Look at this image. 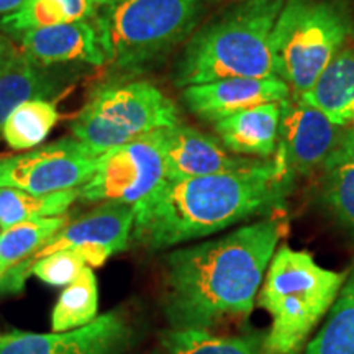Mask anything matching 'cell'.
Listing matches in <instances>:
<instances>
[{"instance_id": "4fadbf2b", "label": "cell", "mask_w": 354, "mask_h": 354, "mask_svg": "<svg viewBox=\"0 0 354 354\" xmlns=\"http://www.w3.org/2000/svg\"><path fill=\"white\" fill-rule=\"evenodd\" d=\"M290 87L279 77H228L184 87V100L194 113L216 122L240 110L269 102H284Z\"/></svg>"}, {"instance_id": "ffe728a7", "label": "cell", "mask_w": 354, "mask_h": 354, "mask_svg": "<svg viewBox=\"0 0 354 354\" xmlns=\"http://www.w3.org/2000/svg\"><path fill=\"white\" fill-rule=\"evenodd\" d=\"M304 354H354V266L348 271L328 320Z\"/></svg>"}, {"instance_id": "f546056e", "label": "cell", "mask_w": 354, "mask_h": 354, "mask_svg": "<svg viewBox=\"0 0 354 354\" xmlns=\"http://www.w3.org/2000/svg\"><path fill=\"white\" fill-rule=\"evenodd\" d=\"M17 50L13 48V44L8 41L7 38L0 37V73H2L3 68H6L8 59L13 56V53H15Z\"/></svg>"}, {"instance_id": "484cf974", "label": "cell", "mask_w": 354, "mask_h": 354, "mask_svg": "<svg viewBox=\"0 0 354 354\" xmlns=\"http://www.w3.org/2000/svg\"><path fill=\"white\" fill-rule=\"evenodd\" d=\"M71 21L61 0H25L15 12L3 15L0 28L12 35H21Z\"/></svg>"}, {"instance_id": "2e32d148", "label": "cell", "mask_w": 354, "mask_h": 354, "mask_svg": "<svg viewBox=\"0 0 354 354\" xmlns=\"http://www.w3.org/2000/svg\"><path fill=\"white\" fill-rule=\"evenodd\" d=\"M282 104L284 102L261 104L214 122L221 143L236 154L272 156L281 136Z\"/></svg>"}, {"instance_id": "603a6c76", "label": "cell", "mask_w": 354, "mask_h": 354, "mask_svg": "<svg viewBox=\"0 0 354 354\" xmlns=\"http://www.w3.org/2000/svg\"><path fill=\"white\" fill-rule=\"evenodd\" d=\"M99 312V287L92 268L82 269L76 281L63 290L51 313V326L56 333L87 325Z\"/></svg>"}, {"instance_id": "44dd1931", "label": "cell", "mask_w": 354, "mask_h": 354, "mask_svg": "<svg viewBox=\"0 0 354 354\" xmlns=\"http://www.w3.org/2000/svg\"><path fill=\"white\" fill-rule=\"evenodd\" d=\"M79 197L77 189L37 196L15 187H0V228H8L21 221L59 216Z\"/></svg>"}, {"instance_id": "cb8c5ba5", "label": "cell", "mask_w": 354, "mask_h": 354, "mask_svg": "<svg viewBox=\"0 0 354 354\" xmlns=\"http://www.w3.org/2000/svg\"><path fill=\"white\" fill-rule=\"evenodd\" d=\"M56 105L44 99H32L13 110L3 125L2 135L12 149H30L39 146L55 128Z\"/></svg>"}, {"instance_id": "9a60e30c", "label": "cell", "mask_w": 354, "mask_h": 354, "mask_svg": "<svg viewBox=\"0 0 354 354\" xmlns=\"http://www.w3.org/2000/svg\"><path fill=\"white\" fill-rule=\"evenodd\" d=\"M21 51L38 64L82 61L104 64L107 61L95 24L91 20L66 21L20 35Z\"/></svg>"}, {"instance_id": "30bf717a", "label": "cell", "mask_w": 354, "mask_h": 354, "mask_svg": "<svg viewBox=\"0 0 354 354\" xmlns=\"http://www.w3.org/2000/svg\"><path fill=\"white\" fill-rule=\"evenodd\" d=\"M133 220V205L105 202L104 205L82 215L73 223H66L24 264L32 272V266L38 259L57 251L74 250L82 256L88 268H99L112 254L127 250Z\"/></svg>"}, {"instance_id": "d6986e66", "label": "cell", "mask_w": 354, "mask_h": 354, "mask_svg": "<svg viewBox=\"0 0 354 354\" xmlns=\"http://www.w3.org/2000/svg\"><path fill=\"white\" fill-rule=\"evenodd\" d=\"M169 354H264V336H218L201 328H172L161 335Z\"/></svg>"}, {"instance_id": "83f0119b", "label": "cell", "mask_w": 354, "mask_h": 354, "mask_svg": "<svg viewBox=\"0 0 354 354\" xmlns=\"http://www.w3.org/2000/svg\"><path fill=\"white\" fill-rule=\"evenodd\" d=\"M69 13L71 21L91 20L97 15V6L92 0H61Z\"/></svg>"}, {"instance_id": "d4e9b609", "label": "cell", "mask_w": 354, "mask_h": 354, "mask_svg": "<svg viewBox=\"0 0 354 354\" xmlns=\"http://www.w3.org/2000/svg\"><path fill=\"white\" fill-rule=\"evenodd\" d=\"M323 197L339 223L354 232V165L348 161L325 162Z\"/></svg>"}, {"instance_id": "4316f807", "label": "cell", "mask_w": 354, "mask_h": 354, "mask_svg": "<svg viewBox=\"0 0 354 354\" xmlns=\"http://www.w3.org/2000/svg\"><path fill=\"white\" fill-rule=\"evenodd\" d=\"M86 261L77 251L64 250L38 259L32 266V274L53 287H64L76 281Z\"/></svg>"}, {"instance_id": "9c48e42d", "label": "cell", "mask_w": 354, "mask_h": 354, "mask_svg": "<svg viewBox=\"0 0 354 354\" xmlns=\"http://www.w3.org/2000/svg\"><path fill=\"white\" fill-rule=\"evenodd\" d=\"M100 154L77 138L38 146L19 156L0 158V187L46 196L77 189L94 176Z\"/></svg>"}, {"instance_id": "7c38bea8", "label": "cell", "mask_w": 354, "mask_h": 354, "mask_svg": "<svg viewBox=\"0 0 354 354\" xmlns=\"http://www.w3.org/2000/svg\"><path fill=\"white\" fill-rule=\"evenodd\" d=\"M343 128L336 125L313 107L304 97L294 104H282L281 136L287 162L292 169L308 172L318 165H325L342 140Z\"/></svg>"}, {"instance_id": "4dcf8cb0", "label": "cell", "mask_w": 354, "mask_h": 354, "mask_svg": "<svg viewBox=\"0 0 354 354\" xmlns=\"http://www.w3.org/2000/svg\"><path fill=\"white\" fill-rule=\"evenodd\" d=\"M25 0H0V15H8L15 12Z\"/></svg>"}, {"instance_id": "f1b7e54d", "label": "cell", "mask_w": 354, "mask_h": 354, "mask_svg": "<svg viewBox=\"0 0 354 354\" xmlns=\"http://www.w3.org/2000/svg\"><path fill=\"white\" fill-rule=\"evenodd\" d=\"M326 161H348L354 165V125L343 131L338 146H336V149L330 154Z\"/></svg>"}, {"instance_id": "8fae6325", "label": "cell", "mask_w": 354, "mask_h": 354, "mask_svg": "<svg viewBox=\"0 0 354 354\" xmlns=\"http://www.w3.org/2000/svg\"><path fill=\"white\" fill-rule=\"evenodd\" d=\"M133 330L118 310L104 313L87 325L59 333H0V354H123Z\"/></svg>"}, {"instance_id": "52a82bcc", "label": "cell", "mask_w": 354, "mask_h": 354, "mask_svg": "<svg viewBox=\"0 0 354 354\" xmlns=\"http://www.w3.org/2000/svg\"><path fill=\"white\" fill-rule=\"evenodd\" d=\"M179 123L174 102L149 82L104 87L73 123L74 138L97 154Z\"/></svg>"}, {"instance_id": "7a4b0ae2", "label": "cell", "mask_w": 354, "mask_h": 354, "mask_svg": "<svg viewBox=\"0 0 354 354\" xmlns=\"http://www.w3.org/2000/svg\"><path fill=\"white\" fill-rule=\"evenodd\" d=\"M286 223L258 220L166 256L165 313L172 328H201L253 312Z\"/></svg>"}, {"instance_id": "3957f363", "label": "cell", "mask_w": 354, "mask_h": 354, "mask_svg": "<svg viewBox=\"0 0 354 354\" xmlns=\"http://www.w3.org/2000/svg\"><path fill=\"white\" fill-rule=\"evenodd\" d=\"M284 0H246L192 38L179 63L183 87L228 77H277L272 30Z\"/></svg>"}, {"instance_id": "277c9868", "label": "cell", "mask_w": 354, "mask_h": 354, "mask_svg": "<svg viewBox=\"0 0 354 354\" xmlns=\"http://www.w3.org/2000/svg\"><path fill=\"white\" fill-rule=\"evenodd\" d=\"M346 276L323 268L308 251L279 248L259 294V305L271 315L264 354H297L333 307Z\"/></svg>"}, {"instance_id": "e0dca14e", "label": "cell", "mask_w": 354, "mask_h": 354, "mask_svg": "<svg viewBox=\"0 0 354 354\" xmlns=\"http://www.w3.org/2000/svg\"><path fill=\"white\" fill-rule=\"evenodd\" d=\"M304 97L339 127L354 125V48L339 51Z\"/></svg>"}, {"instance_id": "1f68e13d", "label": "cell", "mask_w": 354, "mask_h": 354, "mask_svg": "<svg viewBox=\"0 0 354 354\" xmlns=\"http://www.w3.org/2000/svg\"><path fill=\"white\" fill-rule=\"evenodd\" d=\"M97 7H109V6H115V3L123 2V0H92Z\"/></svg>"}, {"instance_id": "ac0fdd59", "label": "cell", "mask_w": 354, "mask_h": 354, "mask_svg": "<svg viewBox=\"0 0 354 354\" xmlns=\"http://www.w3.org/2000/svg\"><path fill=\"white\" fill-rule=\"evenodd\" d=\"M53 82L24 51L17 50L0 73V133L13 110L32 99H44L51 94Z\"/></svg>"}, {"instance_id": "5bb4252c", "label": "cell", "mask_w": 354, "mask_h": 354, "mask_svg": "<svg viewBox=\"0 0 354 354\" xmlns=\"http://www.w3.org/2000/svg\"><path fill=\"white\" fill-rule=\"evenodd\" d=\"M165 162L166 180H183L236 171L251 161L233 158L209 135L177 123L165 128Z\"/></svg>"}, {"instance_id": "d6a6232c", "label": "cell", "mask_w": 354, "mask_h": 354, "mask_svg": "<svg viewBox=\"0 0 354 354\" xmlns=\"http://www.w3.org/2000/svg\"><path fill=\"white\" fill-rule=\"evenodd\" d=\"M0 284H2V276H0Z\"/></svg>"}, {"instance_id": "8992f818", "label": "cell", "mask_w": 354, "mask_h": 354, "mask_svg": "<svg viewBox=\"0 0 354 354\" xmlns=\"http://www.w3.org/2000/svg\"><path fill=\"white\" fill-rule=\"evenodd\" d=\"M346 35V19L330 3L284 0L272 30L277 77L299 95L307 94L339 53Z\"/></svg>"}, {"instance_id": "6da1fadb", "label": "cell", "mask_w": 354, "mask_h": 354, "mask_svg": "<svg viewBox=\"0 0 354 354\" xmlns=\"http://www.w3.org/2000/svg\"><path fill=\"white\" fill-rule=\"evenodd\" d=\"M276 153V159L251 161L236 171L165 180L133 205L130 240L165 250L277 209L289 192L292 167L281 146Z\"/></svg>"}, {"instance_id": "7402d4cb", "label": "cell", "mask_w": 354, "mask_h": 354, "mask_svg": "<svg viewBox=\"0 0 354 354\" xmlns=\"http://www.w3.org/2000/svg\"><path fill=\"white\" fill-rule=\"evenodd\" d=\"M68 218L63 215L21 221L0 233V276L28 261L44 243L59 232Z\"/></svg>"}, {"instance_id": "ba28073f", "label": "cell", "mask_w": 354, "mask_h": 354, "mask_svg": "<svg viewBox=\"0 0 354 354\" xmlns=\"http://www.w3.org/2000/svg\"><path fill=\"white\" fill-rule=\"evenodd\" d=\"M166 180L165 128L102 153L79 196L87 202L136 205Z\"/></svg>"}, {"instance_id": "5b68a950", "label": "cell", "mask_w": 354, "mask_h": 354, "mask_svg": "<svg viewBox=\"0 0 354 354\" xmlns=\"http://www.w3.org/2000/svg\"><path fill=\"white\" fill-rule=\"evenodd\" d=\"M201 0H123L104 7L94 21L109 61L140 68L190 32Z\"/></svg>"}]
</instances>
